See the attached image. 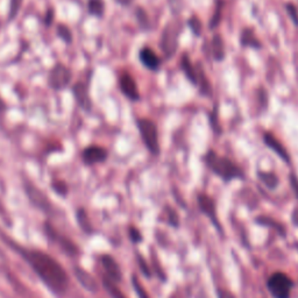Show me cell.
I'll return each mask as SVG.
<instances>
[{"label": "cell", "instance_id": "74e56055", "mask_svg": "<svg viewBox=\"0 0 298 298\" xmlns=\"http://www.w3.org/2000/svg\"><path fill=\"white\" fill-rule=\"evenodd\" d=\"M292 220H293V222H295V225H298V209H296L295 211H293Z\"/></svg>", "mask_w": 298, "mask_h": 298}, {"label": "cell", "instance_id": "d590c367", "mask_svg": "<svg viewBox=\"0 0 298 298\" xmlns=\"http://www.w3.org/2000/svg\"><path fill=\"white\" fill-rule=\"evenodd\" d=\"M218 298H235V296L227 289H219Z\"/></svg>", "mask_w": 298, "mask_h": 298}, {"label": "cell", "instance_id": "3957f363", "mask_svg": "<svg viewBox=\"0 0 298 298\" xmlns=\"http://www.w3.org/2000/svg\"><path fill=\"white\" fill-rule=\"evenodd\" d=\"M136 126L142 139L144 146L147 147L153 155H159L160 142H159V131L154 121L147 118H139L136 119Z\"/></svg>", "mask_w": 298, "mask_h": 298}, {"label": "cell", "instance_id": "44dd1931", "mask_svg": "<svg viewBox=\"0 0 298 298\" xmlns=\"http://www.w3.org/2000/svg\"><path fill=\"white\" fill-rule=\"evenodd\" d=\"M103 284H104L105 290H106V292L112 298H127L124 295V292L117 287V283L112 282L111 280H108V278H105V280L103 281Z\"/></svg>", "mask_w": 298, "mask_h": 298}, {"label": "cell", "instance_id": "d4e9b609", "mask_svg": "<svg viewBox=\"0 0 298 298\" xmlns=\"http://www.w3.org/2000/svg\"><path fill=\"white\" fill-rule=\"evenodd\" d=\"M60 245L62 246V248L64 249V252L70 254V255H76V254L78 253L77 252V247L74 246V244L72 241L68 240V239L60 238Z\"/></svg>", "mask_w": 298, "mask_h": 298}, {"label": "cell", "instance_id": "d6a6232c", "mask_svg": "<svg viewBox=\"0 0 298 298\" xmlns=\"http://www.w3.org/2000/svg\"><path fill=\"white\" fill-rule=\"evenodd\" d=\"M138 260H139V266L141 268V272L143 273V275L147 276V277H151V270H149L148 266H147L146 262H144L143 258L141 257L140 255H138Z\"/></svg>", "mask_w": 298, "mask_h": 298}, {"label": "cell", "instance_id": "f546056e", "mask_svg": "<svg viewBox=\"0 0 298 298\" xmlns=\"http://www.w3.org/2000/svg\"><path fill=\"white\" fill-rule=\"evenodd\" d=\"M188 23H189V27L196 35L201 34L202 23H201V21H199V19L197 17H192L190 20L188 21Z\"/></svg>", "mask_w": 298, "mask_h": 298}, {"label": "cell", "instance_id": "8992f818", "mask_svg": "<svg viewBox=\"0 0 298 298\" xmlns=\"http://www.w3.org/2000/svg\"><path fill=\"white\" fill-rule=\"evenodd\" d=\"M198 205L204 214H206L210 218V220L213 222V225L217 227L219 232H221V226L219 224V219L217 215V211H215V204L212 198L210 196L205 194L198 195Z\"/></svg>", "mask_w": 298, "mask_h": 298}, {"label": "cell", "instance_id": "7402d4cb", "mask_svg": "<svg viewBox=\"0 0 298 298\" xmlns=\"http://www.w3.org/2000/svg\"><path fill=\"white\" fill-rule=\"evenodd\" d=\"M256 222L260 224V225H265V226H272L273 229H276L277 232H280L281 235H284L285 233V229L283 225H281L280 222H277L274 220V219L269 218V217H260L256 219Z\"/></svg>", "mask_w": 298, "mask_h": 298}, {"label": "cell", "instance_id": "9c48e42d", "mask_svg": "<svg viewBox=\"0 0 298 298\" xmlns=\"http://www.w3.org/2000/svg\"><path fill=\"white\" fill-rule=\"evenodd\" d=\"M26 194L28 196L29 201L32 202L35 206L39 207V209H41L43 211H50V209H52V204H50L49 199L47 198V196L43 194L41 190H39L35 185L27 184Z\"/></svg>", "mask_w": 298, "mask_h": 298}, {"label": "cell", "instance_id": "2e32d148", "mask_svg": "<svg viewBox=\"0 0 298 298\" xmlns=\"http://www.w3.org/2000/svg\"><path fill=\"white\" fill-rule=\"evenodd\" d=\"M181 66L183 72L185 73V76L188 77V80H189L192 84H198V71L197 69L192 65L190 58L187 54H184L182 56Z\"/></svg>", "mask_w": 298, "mask_h": 298}, {"label": "cell", "instance_id": "4316f807", "mask_svg": "<svg viewBox=\"0 0 298 298\" xmlns=\"http://www.w3.org/2000/svg\"><path fill=\"white\" fill-rule=\"evenodd\" d=\"M52 188L57 195H60V196L68 195L69 188H68V185H66V183L64 181H54L52 183Z\"/></svg>", "mask_w": 298, "mask_h": 298}, {"label": "cell", "instance_id": "8d00e7d4", "mask_svg": "<svg viewBox=\"0 0 298 298\" xmlns=\"http://www.w3.org/2000/svg\"><path fill=\"white\" fill-rule=\"evenodd\" d=\"M290 182H291L292 189H293V191H295L296 197L298 198V178L293 174L291 176H290Z\"/></svg>", "mask_w": 298, "mask_h": 298}, {"label": "cell", "instance_id": "d6986e66", "mask_svg": "<svg viewBox=\"0 0 298 298\" xmlns=\"http://www.w3.org/2000/svg\"><path fill=\"white\" fill-rule=\"evenodd\" d=\"M212 52L214 58L218 62H220L225 57V46H224V41L219 34H215L212 38Z\"/></svg>", "mask_w": 298, "mask_h": 298}, {"label": "cell", "instance_id": "603a6c76", "mask_svg": "<svg viewBox=\"0 0 298 298\" xmlns=\"http://www.w3.org/2000/svg\"><path fill=\"white\" fill-rule=\"evenodd\" d=\"M77 220L78 225L82 227V230H84L85 232H90L91 231V224L89 220V215L85 212L84 209H80L77 211Z\"/></svg>", "mask_w": 298, "mask_h": 298}, {"label": "cell", "instance_id": "f1b7e54d", "mask_svg": "<svg viewBox=\"0 0 298 298\" xmlns=\"http://www.w3.org/2000/svg\"><path fill=\"white\" fill-rule=\"evenodd\" d=\"M285 7H287V11H288L290 19H291L292 22L295 23L296 26H298V10H297V7L291 3H288Z\"/></svg>", "mask_w": 298, "mask_h": 298}, {"label": "cell", "instance_id": "5bb4252c", "mask_svg": "<svg viewBox=\"0 0 298 298\" xmlns=\"http://www.w3.org/2000/svg\"><path fill=\"white\" fill-rule=\"evenodd\" d=\"M161 47H162V50L168 57L174 55L176 47H177V33L172 29L171 26H167V28L164 29Z\"/></svg>", "mask_w": 298, "mask_h": 298}, {"label": "cell", "instance_id": "8fae6325", "mask_svg": "<svg viewBox=\"0 0 298 298\" xmlns=\"http://www.w3.org/2000/svg\"><path fill=\"white\" fill-rule=\"evenodd\" d=\"M139 60L142 65L152 71H158L161 66V58L149 47H142L139 52Z\"/></svg>", "mask_w": 298, "mask_h": 298}, {"label": "cell", "instance_id": "7a4b0ae2", "mask_svg": "<svg viewBox=\"0 0 298 298\" xmlns=\"http://www.w3.org/2000/svg\"><path fill=\"white\" fill-rule=\"evenodd\" d=\"M204 161L213 174L220 177L224 182L227 183L237 178H244V171L240 169V167L226 156L218 155L214 151L207 152Z\"/></svg>", "mask_w": 298, "mask_h": 298}, {"label": "cell", "instance_id": "1f68e13d", "mask_svg": "<svg viewBox=\"0 0 298 298\" xmlns=\"http://www.w3.org/2000/svg\"><path fill=\"white\" fill-rule=\"evenodd\" d=\"M129 237H131L132 241L138 244L141 240H142V235H141L140 231L136 229V227H129Z\"/></svg>", "mask_w": 298, "mask_h": 298}, {"label": "cell", "instance_id": "83f0119b", "mask_svg": "<svg viewBox=\"0 0 298 298\" xmlns=\"http://www.w3.org/2000/svg\"><path fill=\"white\" fill-rule=\"evenodd\" d=\"M23 0H10V12H9V19L13 20L17 17L19 10H20L21 4Z\"/></svg>", "mask_w": 298, "mask_h": 298}, {"label": "cell", "instance_id": "30bf717a", "mask_svg": "<svg viewBox=\"0 0 298 298\" xmlns=\"http://www.w3.org/2000/svg\"><path fill=\"white\" fill-rule=\"evenodd\" d=\"M72 93L77 104L82 108L85 109V111H90L91 109L92 101L91 98H90L88 85L83 83V82H77L76 84L72 85Z\"/></svg>", "mask_w": 298, "mask_h": 298}, {"label": "cell", "instance_id": "cb8c5ba5", "mask_svg": "<svg viewBox=\"0 0 298 298\" xmlns=\"http://www.w3.org/2000/svg\"><path fill=\"white\" fill-rule=\"evenodd\" d=\"M57 34H58V36H60L65 43H71L72 42L71 30H70V28L68 26L63 25V23H61V25L57 26Z\"/></svg>", "mask_w": 298, "mask_h": 298}, {"label": "cell", "instance_id": "836d02e7", "mask_svg": "<svg viewBox=\"0 0 298 298\" xmlns=\"http://www.w3.org/2000/svg\"><path fill=\"white\" fill-rule=\"evenodd\" d=\"M220 13H221V5H219V4H218L217 10H215V14L213 15V19L211 20V23H210L211 28H213V27H215L218 25L219 19H220Z\"/></svg>", "mask_w": 298, "mask_h": 298}, {"label": "cell", "instance_id": "277c9868", "mask_svg": "<svg viewBox=\"0 0 298 298\" xmlns=\"http://www.w3.org/2000/svg\"><path fill=\"white\" fill-rule=\"evenodd\" d=\"M293 282L287 274L275 273L267 281V288L273 298H290Z\"/></svg>", "mask_w": 298, "mask_h": 298}, {"label": "cell", "instance_id": "5b68a950", "mask_svg": "<svg viewBox=\"0 0 298 298\" xmlns=\"http://www.w3.org/2000/svg\"><path fill=\"white\" fill-rule=\"evenodd\" d=\"M71 77L72 74L68 66H65L62 63H57L50 69L48 83L50 88L56 90V91H60V90H64L68 88L70 81H71Z\"/></svg>", "mask_w": 298, "mask_h": 298}, {"label": "cell", "instance_id": "9a60e30c", "mask_svg": "<svg viewBox=\"0 0 298 298\" xmlns=\"http://www.w3.org/2000/svg\"><path fill=\"white\" fill-rule=\"evenodd\" d=\"M74 276H76L77 281L80 282L81 285L83 288H85L88 291L91 292H96L98 290V282L95 277H93L91 274L86 272L83 268H78L76 267L73 270Z\"/></svg>", "mask_w": 298, "mask_h": 298}, {"label": "cell", "instance_id": "e575fe53", "mask_svg": "<svg viewBox=\"0 0 298 298\" xmlns=\"http://www.w3.org/2000/svg\"><path fill=\"white\" fill-rule=\"evenodd\" d=\"M54 10L53 9H49L48 11H47V14H46V17H45V23H46V26H50L52 25V22H53V20H54Z\"/></svg>", "mask_w": 298, "mask_h": 298}, {"label": "cell", "instance_id": "e0dca14e", "mask_svg": "<svg viewBox=\"0 0 298 298\" xmlns=\"http://www.w3.org/2000/svg\"><path fill=\"white\" fill-rule=\"evenodd\" d=\"M241 46L252 47V48H260L261 43L257 40L255 33L253 29L246 28L241 32Z\"/></svg>", "mask_w": 298, "mask_h": 298}, {"label": "cell", "instance_id": "4fadbf2b", "mask_svg": "<svg viewBox=\"0 0 298 298\" xmlns=\"http://www.w3.org/2000/svg\"><path fill=\"white\" fill-rule=\"evenodd\" d=\"M101 266L105 270V273L107 274L108 280H111L112 282H120L121 281V270L120 267L118 265V262L115 260V257H112L111 255H103L101 256Z\"/></svg>", "mask_w": 298, "mask_h": 298}, {"label": "cell", "instance_id": "7c38bea8", "mask_svg": "<svg viewBox=\"0 0 298 298\" xmlns=\"http://www.w3.org/2000/svg\"><path fill=\"white\" fill-rule=\"evenodd\" d=\"M264 141H265L266 146L268 147L269 149H272V151L275 153L278 158H281L285 163L290 162V155H289L288 151L285 149L283 144H282L281 141L277 140L275 136H274V134H272V133H266L265 136H264Z\"/></svg>", "mask_w": 298, "mask_h": 298}, {"label": "cell", "instance_id": "ba28073f", "mask_svg": "<svg viewBox=\"0 0 298 298\" xmlns=\"http://www.w3.org/2000/svg\"><path fill=\"white\" fill-rule=\"evenodd\" d=\"M106 149L100 146H89L86 147L83 153H82V160L88 166H93V164L101 163L107 159Z\"/></svg>", "mask_w": 298, "mask_h": 298}, {"label": "cell", "instance_id": "6da1fadb", "mask_svg": "<svg viewBox=\"0 0 298 298\" xmlns=\"http://www.w3.org/2000/svg\"><path fill=\"white\" fill-rule=\"evenodd\" d=\"M26 258L34 272L50 290L58 293L65 291L69 284L68 275L63 267L53 256L41 250H32L26 254Z\"/></svg>", "mask_w": 298, "mask_h": 298}, {"label": "cell", "instance_id": "ac0fdd59", "mask_svg": "<svg viewBox=\"0 0 298 298\" xmlns=\"http://www.w3.org/2000/svg\"><path fill=\"white\" fill-rule=\"evenodd\" d=\"M257 177L270 190L276 189L278 183H280L276 174L272 171H257Z\"/></svg>", "mask_w": 298, "mask_h": 298}, {"label": "cell", "instance_id": "52a82bcc", "mask_svg": "<svg viewBox=\"0 0 298 298\" xmlns=\"http://www.w3.org/2000/svg\"><path fill=\"white\" fill-rule=\"evenodd\" d=\"M119 86L121 92L126 96L128 99L138 101L140 99V91L136 84V81L128 72H124L119 77Z\"/></svg>", "mask_w": 298, "mask_h": 298}, {"label": "cell", "instance_id": "f35d334b", "mask_svg": "<svg viewBox=\"0 0 298 298\" xmlns=\"http://www.w3.org/2000/svg\"><path fill=\"white\" fill-rule=\"evenodd\" d=\"M118 3H120V4H123V5H127V4H129L132 2V0H117Z\"/></svg>", "mask_w": 298, "mask_h": 298}, {"label": "cell", "instance_id": "4dcf8cb0", "mask_svg": "<svg viewBox=\"0 0 298 298\" xmlns=\"http://www.w3.org/2000/svg\"><path fill=\"white\" fill-rule=\"evenodd\" d=\"M167 211H168V221H169V224H170L171 226L177 227L178 226V222H179V219H178L177 213H176L175 211L172 210V209H169V207H168Z\"/></svg>", "mask_w": 298, "mask_h": 298}, {"label": "cell", "instance_id": "484cf974", "mask_svg": "<svg viewBox=\"0 0 298 298\" xmlns=\"http://www.w3.org/2000/svg\"><path fill=\"white\" fill-rule=\"evenodd\" d=\"M132 283H133V287H134L136 295H138L139 298H151L148 295V292L146 291V289H144L142 287V284L140 283V281H139L138 277L133 276L132 277Z\"/></svg>", "mask_w": 298, "mask_h": 298}, {"label": "cell", "instance_id": "ffe728a7", "mask_svg": "<svg viewBox=\"0 0 298 298\" xmlns=\"http://www.w3.org/2000/svg\"><path fill=\"white\" fill-rule=\"evenodd\" d=\"M88 11L91 15L101 18L105 12L104 0H88Z\"/></svg>", "mask_w": 298, "mask_h": 298}]
</instances>
